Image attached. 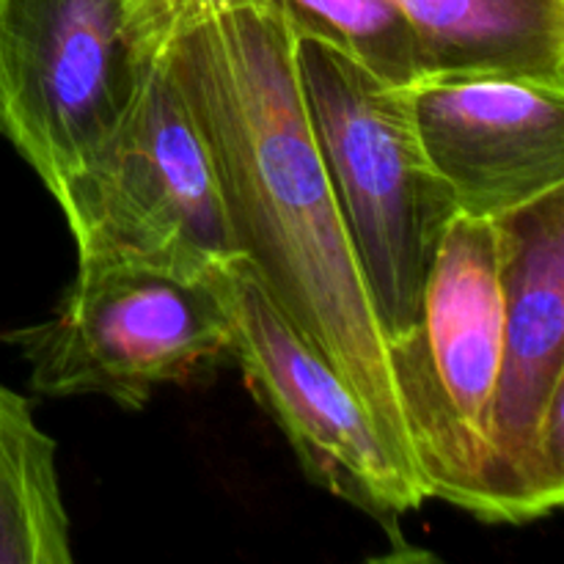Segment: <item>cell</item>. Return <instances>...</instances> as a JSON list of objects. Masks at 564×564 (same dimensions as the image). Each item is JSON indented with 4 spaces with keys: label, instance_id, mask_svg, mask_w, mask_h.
Returning a JSON list of instances; mask_svg holds the SVG:
<instances>
[{
    "label": "cell",
    "instance_id": "obj_1",
    "mask_svg": "<svg viewBox=\"0 0 564 564\" xmlns=\"http://www.w3.org/2000/svg\"><path fill=\"white\" fill-rule=\"evenodd\" d=\"M292 44L281 3L264 0L182 31L158 58L207 149L240 259L424 485L389 339L308 127Z\"/></svg>",
    "mask_w": 564,
    "mask_h": 564
},
{
    "label": "cell",
    "instance_id": "obj_2",
    "mask_svg": "<svg viewBox=\"0 0 564 564\" xmlns=\"http://www.w3.org/2000/svg\"><path fill=\"white\" fill-rule=\"evenodd\" d=\"M292 33L308 127L391 345L416 323L424 281L457 209L419 147L408 88L386 86L323 39Z\"/></svg>",
    "mask_w": 564,
    "mask_h": 564
},
{
    "label": "cell",
    "instance_id": "obj_3",
    "mask_svg": "<svg viewBox=\"0 0 564 564\" xmlns=\"http://www.w3.org/2000/svg\"><path fill=\"white\" fill-rule=\"evenodd\" d=\"M224 268L187 273L130 257L77 259L55 312L3 339L28 361L39 394L105 397L138 411L160 386L191 383L229 356Z\"/></svg>",
    "mask_w": 564,
    "mask_h": 564
},
{
    "label": "cell",
    "instance_id": "obj_4",
    "mask_svg": "<svg viewBox=\"0 0 564 564\" xmlns=\"http://www.w3.org/2000/svg\"><path fill=\"white\" fill-rule=\"evenodd\" d=\"M505 330L501 229L455 213L435 251L413 328L391 341V375L430 499L485 521L490 413Z\"/></svg>",
    "mask_w": 564,
    "mask_h": 564
},
{
    "label": "cell",
    "instance_id": "obj_5",
    "mask_svg": "<svg viewBox=\"0 0 564 564\" xmlns=\"http://www.w3.org/2000/svg\"><path fill=\"white\" fill-rule=\"evenodd\" d=\"M53 198L77 259L213 273L240 257L207 149L160 58L143 61L119 127Z\"/></svg>",
    "mask_w": 564,
    "mask_h": 564
},
{
    "label": "cell",
    "instance_id": "obj_6",
    "mask_svg": "<svg viewBox=\"0 0 564 564\" xmlns=\"http://www.w3.org/2000/svg\"><path fill=\"white\" fill-rule=\"evenodd\" d=\"M496 220L505 330L485 521L529 523L564 499V185Z\"/></svg>",
    "mask_w": 564,
    "mask_h": 564
},
{
    "label": "cell",
    "instance_id": "obj_7",
    "mask_svg": "<svg viewBox=\"0 0 564 564\" xmlns=\"http://www.w3.org/2000/svg\"><path fill=\"white\" fill-rule=\"evenodd\" d=\"M141 66L121 0H0V135L53 193L119 127Z\"/></svg>",
    "mask_w": 564,
    "mask_h": 564
},
{
    "label": "cell",
    "instance_id": "obj_8",
    "mask_svg": "<svg viewBox=\"0 0 564 564\" xmlns=\"http://www.w3.org/2000/svg\"><path fill=\"white\" fill-rule=\"evenodd\" d=\"M224 290L229 356L308 479L380 521H397L430 501L424 485L391 455L356 391L270 301L246 259L226 264Z\"/></svg>",
    "mask_w": 564,
    "mask_h": 564
},
{
    "label": "cell",
    "instance_id": "obj_9",
    "mask_svg": "<svg viewBox=\"0 0 564 564\" xmlns=\"http://www.w3.org/2000/svg\"><path fill=\"white\" fill-rule=\"evenodd\" d=\"M408 102L457 213L501 218L564 185V83L430 75L408 88Z\"/></svg>",
    "mask_w": 564,
    "mask_h": 564
},
{
    "label": "cell",
    "instance_id": "obj_10",
    "mask_svg": "<svg viewBox=\"0 0 564 564\" xmlns=\"http://www.w3.org/2000/svg\"><path fill=\"white\" fill-rule=\"evenodd\" d=\"M430 75L564 83V0H397Z\"/></svg>",
    "mask_w": 564,
    "mask_h": 564
},
{
    "label": "cell",
    "instance_id": "obj_11",
    "mask_svg": "<svg viewBox=\"0 0 564 564\" xmlns=\"http://www.w3.org/2000/svg\"><path fill=\"white\" fill-rule=\"evenodd\" d=\"M58 446L31 402L0 383V564H69Z\"/></svg>",
    "mask_w": 564,
    "mask_h": 564
},
{
    "label": "cell",
    "instance_id": "obj_12",
    "mask_svg": "<svg viewBox=\"0 0 564 564\" xmlns=\"http://www.w3.org/2000/svg\"><path fill=\"white\" fill-rule=\"evenodd\" d=\"M297 33L334 44L394 88L427 77L411 22L397 0H279Z\"/></svg>",
    "mask_w": 564,
    "mask_h": 564
},
{
    "label": "cell",
    "instance_id": "obj_13",
    "mask_svg": "<svg viewBox=\"0 0 564 564\" xmlns=\"http://www.w3.org/2000/svg\"><path fill=\"white\" fill-rule=\"evenodd\" d=\"M121 3H124V28L132 53L138 55V61H152L182 31H191L198 22L224 11L264 3V0H121Z\"/></svg>",
    "mask_w": 564,
    "mask_h": 564
}]
</instances>
